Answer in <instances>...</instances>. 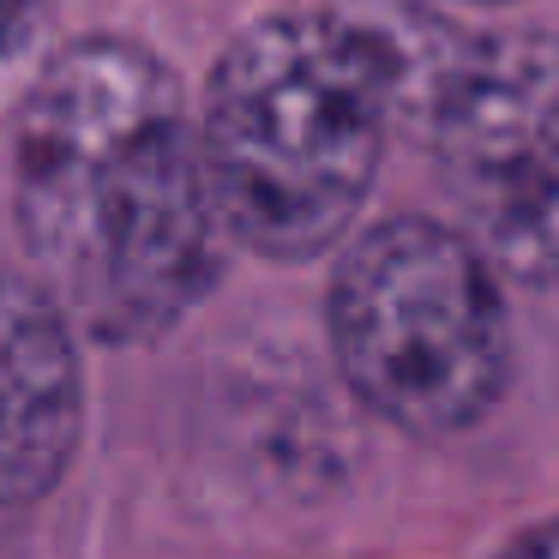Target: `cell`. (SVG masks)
<instances>
[{"label":"cell","instance_id":"1","mask_svg":"<svg viewBox=\"0 0 559 559\" xmlns=\"http://www.w3.org/2000/svg\"><path fill=\"white\" fill-rule=\"evenodd\" d=\"M13 217L37 283L85 337L175 331L223 271V217L181 79L127 37H79L13 109Z\"/></svg>","mask_w":559,"mask_h":559},{"label":"cell","instance_id":"2","mask_svg":"<svg viewBox=\"0 0 559 559\" xmlns=\"http://www.w3.org/2000/svg\"><path fill=\"white\" fill-rule=\"evenodd\" d=\"M193 121L223 235L301 265L361 217L397 133V73L331 7L271 13L217 55Z\"/></svg>","mask_w":559,"mask_h":559},{"label":"cell","instance_id":"3","mask_svg":"<svg viewBox=\"0 0 559 559\" xmlns=\"http://www.w3.org/2000/svg\"><path fill=\"white\" fill-rule=\"evenodd\" d=\"M331 349L349 391L415 439H457L511 379L499 271L433 217H385L331 271Z\"/></svg>","mask_w":559,"mask_h":559},{"label":"cell","instance_id":"4","mask_svg":"<svg viewBox=\"0 0 559 559\" xmlns=\"http://www.w3.org/2000/svg\"><path fill=\"white\" fill-rule=\"evenodd\" d=\"M409 133L499 283L559 289V31H463Z\"/></svg>","mask_w":559,"mask_h":559},{"label":"cell","instance_id":"5","mask_svg":"<svg viewBox=\"0 0 559 559\" xmlns=\"http://www.w3.org/2000/svg\"><path fill=\"white\" fill-rule=\"evenodd\" d=\"M85 439L79 325L37 277L0 271V511H25L67 481Z\"/></svg>","mask_w":559,"mask_h":559},{"label":"cell","instance_id":"6","mask_svg":"<svg viewBox=\"0 0 559 559\" xmlns=\"http://www.w3.org/2000/svg\"><path fill=\"white\" fill-rule=\"evenodd\" d=\"M499 559H559V518H547V523H535V530H523Z\"/></svg>","mask_w":559,"mask_h":559},{"label":"cell","instance_id":"7","mask_svg":"<svg viewBox=\"0 0 559 559\" xmlns=\"http://www.w3.org/2000/svg\"><path fill=\"white\" fill-rule=\"evenodd\" d=\"M37 7H43V0H0V55H7V49H13V43L31 31Z\"/></svg>","mask_w":559,"mask_h":559},{"label":"cell","instance_id":"8","mask_svg":"<svg viewBox=\"0 0 559 559\" xmlns=\"http://www.w3.org/2000/svg\"><path fill=\"white\" fill-rule=\"evenodd\" d=\"M463 7H511V0H463Z\"/></svg>","mask_w":559,"mask_h":559}]
</instances>
